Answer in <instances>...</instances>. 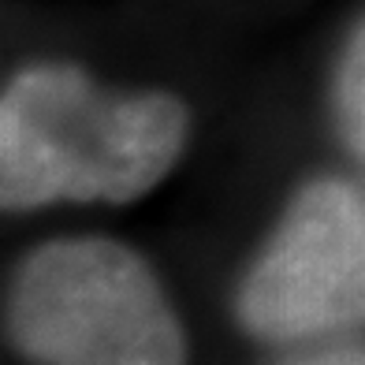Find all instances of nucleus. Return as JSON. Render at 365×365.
Returning a JSON list of instances; mask_svg holds the SVG:
<instances>
[{
    "label": "nucleus",
    "mask_w": 365,
    "mask_h": 365,
    "mask_svg": "<svg viewBox=\"0 0 365 365\" xmlns=\"http://www.w3.org/2000/svg\"><path fill=\"white\" fill-rule=\"evenodd\" d=\"M187 112L168 93H101L75 68H30L0 105V190L8 209L130 202L175 164Z\"/></svg>",
    "instance_id": "1"
},
{
    "label": "nucleus",
    "mask_w": 365,
    "mask_h": 365,
    "mask_svg": "<svg viewBox=\"0 0 365 365\" xmlns=\"http://www.w3.org/2000/svg\"><path fill=\"white\" fill-rule=\"evenodd\" d=\"M8 331L38 365H182V331L153 272L108 239L30 254L11 284Z\"/></svg>",
    "instance_id": "2"
},
{
    "label": "nucleus",
    "mask_w": 365,
    "mask_h": 365,
    "mask_svg": "<svg viewBox=\"0 0 365 365\" xmlns=\"http://www.w3.org/2000/svg\"><path fill=\"white\" fill-rule=\"evenodd\" d=\"M242 324L264 339H306L365 324V202L343 182L294 197L239 291Z\"/></svg>",
    "instance_id": "3"
},
{
    "label": "nucleus",
    "mask_w": 365,
    "mask_h": 365,
    "mask_svg": "<svg viewBox=\"0 0 365 365\" xmlns=\"http://www.w3.org/2000/svg\"><path fill=\"white\" fill-rule=\"evenodd\" d=\"M339 120H343V135L365 164V23L358 26V34L351 38L339 63Z\"/></svg>",
    "instance_id": "4"
},
{
    "label": "nucleus",
    "mask_w": 365,
    "mask_h": 365,
    "mask_svg": "<svg viewBox=\"0 0 365 365\" xmlns=\"http://www.w3.org/2000/svg\"><path fill=\"white\" fill-rule=\"evenodd\" d=\"M291 365H365V351L361 346H336V351H321V354L298 358Z\"/></svg>",
    "instance_id": "5"
}]
</instances>
